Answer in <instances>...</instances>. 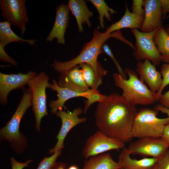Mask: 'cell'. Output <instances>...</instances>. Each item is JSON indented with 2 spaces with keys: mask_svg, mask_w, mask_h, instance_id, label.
<instances>
[{
  "mask_svg": "<svg viewBox=\"0 0 169 169\" xmlns=\"http://www.w3.org/2000/svg\"><path fill=\"white\" fill-rule=\"evenodd\" d=\"M83 112L84 110L79 107L74 109L72 112L62 110L58 111L55 113L56 116L61 119L62 125L56 137L58 139L57 143L53 148L49 150V154L54 153L64 147V141L69 131L78 125L86 122L85 118L78 117Z\"/></svg>",
  "mask_w": 169,
  "mask_h": 169,
  "instance_id": "cell-12",
  "label": "cell"
},
{
  "mask_svg": "<svg viewBox=\"0 0 169 169\" xmlns=\"http://www.w3.org/2000/svg\"><path fill=\"white\" fill-rule=\"evenodd\" d=\"M160 73L163 77L162 84L159 90L156 92L160 98L164 89L169 84V63H166L162 65Z\"/></svg>",
  "mask_w": 169,
  "mask_h": 169,
  "instance_id": "cell-27",
  "label": "cell"
},
{
  "mask_svg": "<svg viewBox=\"0 0 169 169\" xmlns=\"http://www.w3.org/2000/svg\"><path fill=\"white\" fill-rule=\"evenodd\" d=\"M95 7L99 13V20L100 27L102 29L105 28L104 18L110 21H111V14L116 13L113 9L110 8L103 0H89Z\"/></svg>",
  "mask_w": 169,
  "mask_h": 169,
  "instance_id": "cell-25",
  "label": "cell"
},
{
  "mask_svg": "<svg viewBox=\"0 0 169 169\" xmlns=\"http://www.w3.org/2000/svg\"><path fill=\"white\" fill-rule=\"evenodd\" d=\"M159 101L160 105L169 109V90L161 95Z\"/></svg>",
  "mask_w": 169,
  "mask_h": 169,
  "instance_id": "cell-33",
  "label": "cell"
},
{
  "mask_svg": "<svg viewBox=\"0 0 169 169\" xmlns=\"http://www.w3.org/2000/svg\"><path fill=\"white\" fill-rule=\"evenodd\" d=\"M103 49L104 52L108 55L113 60L115 65L119 74L124 79H127L126 74L125 71L121 68L119 64L114 56L109 46L106 44H104L103 46Z\"/></svg>",
  "mask_w": 169,
  "mask_h": 169,
  "instance_id": "cell-28",
  "label": "cell"
},
{
  "mask_svg": "<svg viewBox=\"0 0 169 169\" xmlns=\"http://www.w3.org/2000/svg\"><path fill=\"white\" fill-rule=\"evenodd\" d=\"M52 84L49 83L48 88L56 91L58 97L56 100H52L49 103L51 108L50 112L53 114H55L58 111L62 110L64 104L67 100L78 97H83L87 99V100L84 101V113L86 114L88 109L92 104L102 101L106 96L100 94L97 90L90 89L84 92H77L60 87L57 82L54 79H52Z\"/></svg>",
  "mask_w": 169,
  "mask_h": 169,
  "instance_id": "cell-6",
  "label": "cell"
},
{
  "mask_svg": "<svg viewBox=\"0 0 169 169\" xmlns=\"http://www.w3.org/2000/svg\"><path fill=\"white\" fill-rule=\"evenodd\" d=\"M118 162L115 161L109 153L94 156L84 161L82 169H120Z\"/></svg>",
  "mask_w": 169,
  "mask_h": 169,
  "instance_id": "cell-21",
  "label": "cell"
},
{
  "mask_svg": "<svg viewBox=\"0 0 169 169\" xmlns=\"http://www.w3.org/2000/svg\"><path fill=\"white\" fill-rule=\"evenodd\" d=\"M156 165L155 166V167L153 169H156ZM120 169H122L120 168Z\"/></svg>",
  "mask_w": 169,
  "mask_h": 169,
  "instance_id": "cell-40",
  "label": "cell"
},
{
  "mask_svg": "<svg viewBox=\"0 0 169 169\" xmlns=\"http://www.w3.org/2000/svg\"><path fill=\"white\" fill-rule=\"evenodd\" d=\"M67 169H79L77 166L75 165H72L70 166Z\"/></svg>",
  "mask_w": 169,
  "mask_h": 169,
  "instance_id": "cell-38",
  "label": "cell"
},
{
  "mask_svg": "<svg viewBox=\"0 0 169 169\" xmlns=\"http://www.w3.org/2000/svg\"><path fill=\"white\" fill-rule=\"evenodd\" d=\"M11 24L6 21L0 22V46L4 48L10 43L17 42H27L30 45H34L35 39H26L20 37L12 31Z\"/></svg>",
  "mask_w": 169,
  "mask_h": 169,
  "instance_id": "cell-23",
  "label": "cell"
},
{
  "mask_svg": "<svg viewBox=\"0 0 169 169\" xmlns=\"http://www.w3.org/2000/svg\"><path fill=\"white\" fill-rule=\"evenodd\" d=\"M69 10L68 5L64 3H61L56 7L55 22L46 38L47 41L51 42L54 39L56 38L59 44H65L64 34L69 26Z\"/></svg>",
  "mask_w": 169,
  "mask_h": 169,
  "instance_id": "cell-16",
  "label": "cell"
},
{
  "mask_svg": "<svg viewBox=\"0 0 169 169\" xmlns=\"http://www.w3.org/2000/svg\"><path fill=\"white\" fill-rule=\"evenodd\" d=\"M67 166L64 162H56L50 169H67Z\"/></svg>",
  "mask_w": 169,
  "mask_h": 169,
  "instance_id": "cell-36",
  "label": "cell"
},
{
  "mask_svg": "<svg viewBox=\"0 0 169 169\" xmlns=\"http://www.w3.org/2000/svg\"><path fill=\"white\" fill-rule=\"evenodd\" d=\"M169 144L161 137H144L131 143L128 148L131 154L161 159L168 150Z\"/></svg>",
  "mask_w": 169,
  "mask_h": 169,
  "instance_id": "cell-10",
  "label": "cell"
},
{
  "mask_svg": "<svg viewBox=\"0 0 169 169\" xmlns=\"http://www.w3.org/2000/svg\"><path fill=\"white\" fill-rule=\"evenodd\" d=\"M36 75V73L30 71L25 74H6L0 73V102L3 105L6 104L7 97L10 92L14 90L24 88L29 80Z\"/></svg>",
  "mask_w": 169,
  "mask_h": 169,
  "instance_id": "cell-13",
  "label": "cell"
},
{
  "mask_svg": "<svg viewBox=\"0 0 169 169\" xmlns=\"http://www.w3.org/2000/svg\"><path fill=\"white\" fill-rule=\"evenodd\" d=\"M128 148L125 147L118 156V162L122 169H153L158 160L156 158H144L140 160L132 159Z\"/></svg>",
  "mask_w": 169,
  "mask_h": 169,
  "instance_id": "cell-18",
  "label": "cell"
},
{
  "mask_svg": "<svg viewBox=\"0 0 169 169\" xmlns=\"http://www.w3.org/2000/svg\"><path fill=\"white\" fill-rule=\"evenodd\" d=\"M143 0H133L131 7L132 12L133 13L144 18L145 10L142 8Z\"/></svg>",
  "mask_w": 169,
  "mask_h": 169,
  "instance_id": "cell-29",
  "label": "cell"
},
{
  "mask_svg": "<svg viewBox=\"0 0 169 169\" xmlns=\"http://www.w3.org/2000/svg\"><path fill=\"white\" fill-rule=\"evenodd\" d=\"M125 71L129 76L127 79L117 73L113 74V76L114 84L121 89V96L128 102L136 106L150 105L159 101L160 97L156 93L152 91L138 78L136 72L130 68H125Z\"/></svg>",
  "mask_w": 169,
  "mask_h": 169,
  "instance_id": "cell-3",
  "label": "cell"
},
{
  "mask_svg": "<svg viewBox=\"0 0 169 169\" xmlns=\"http://www.w3.org/2000/svg\"><path fill=\"white\" fill-rule=\"evenodd\" d=\"M12 169H23L28 166V164L32 161V160H28L24 163H21L16 161L13 158H11Z\"/></svg>",
  "mask_w": 169,
  "mask_h": 169,
  "instance_id": "cell-32",
  "label": "cell"
},
{
  "mask_svg": "<svg viewBox=\"0 0 169 169\" xmlns=\"http://www.w3.org/2000/svg\"><path fill=\"white\" fill-rule=\"evenodd\" d=\"M118 32L109 34L105 31L101 33L99 27L93 32L92 40L85 44L79 54L74 58L67 61L55 60L52 66L54 70L60 73L67 71L81 64L86 63L91 66L95 73L102 77L105 75L107 71L97 61L98 56L103 53V46L104 43L111 37L118 38Z\"/></svg>",
  "mask_w": 169,
  "mask_h": 169,
  "instance_id": "cell-2",
  "label": "cell"
},
{
  "mask_svg": "<svg viewBox=\"0 0 169 169\" xmlns=\"http://www.w3.org/2000/svg\"><path fill=\"white\" fill-rule=\"evenodd\" d=\"M162 9V19L165 18L167 13H169V0H161Z\"/></svg>",
  "mask_w": 169,
  "mask_h": 169,
  "instance_id": "cell-34",
  "label": "cell"
},
{
  "mask_svg": "<svg viewBox=\"0 0 169 169\" xmlns=\"http://www.w3.org/2000/svg\"><path fill=\"white\" fill-rule=\"evenodd\" d=\"M125 6V11L124 14L119 21L113 23L107 28L105 31L108 33L111 34L113 31L125 28L140 29L144 18L131 12L126 2Z\"/></svg>",
  "mask_w": 169,
  "mask_h": 169,
  "instance_id": "cell-20",
  "label": "cell"
},
{
  "mask_svg": "<svg viewBox=\"0 0 169 169\" xmlns=\"http://www.w3.org/2000/svg\"><path fill=\"white\" fill-rule=\"evenodd\" d=\"M135 69L140 76V79L146 83L152 91L156 93L159 90L163 82L162 75L150 60L138 62Z\"/></svg>",
  "mask_w": 169,
  "mask_h": 169,
  "instance_id": "cell-15",
  "label": "cell"
},
{
  "mask_svg": "<svg viewBox=\"0 0 169 169\" xmlns=\"http://www.w3.org/2000/svg\"><path fill=\"white\" fill-rule=\"evenodd\" d=\"M21 101L10 120L0 131L1 140H6L18 146H22L23 138L19 132L20 122L27 110L32 105V93L29 87L22 89Z\"/></svg>",
  "mask_w": 169,
  "mask_h": 169,
  "instance_id": "cell-5",
  "label": "cell"
},
{
  "mask_svg": "<svg viewBox=\"0 0 169 169\" xmlns=\"http://www.w3.org/2000/svg\"><path fill=\"white\" fill-rule=\"evenodd\" d=\"M157 30L149 33H144L137 29H131L136 39L133 55L136 60H149L155 66H158L161 61V55L153 40Z\"/></svg>",
  "mask_w": 169,
  "mask_h": 169,
  "instance_id": "cell-8",
  "label": "cell"
},
{
  "mask_svg": "<svg viewBox=\"0 0 169 169\" xmlns=\"http://www.w3.org/2000/svg\"><path fill=\"white\" fill-rule=\"evenodd\" d=\"M159 111L155 109H140L137 112L132 125V137H161L165 126L169 124V117L159 118Z\"/></svg>",
  "mask_w": 169,
  "mask_h": 169,
  "instance_id": "cell-4",
  "label": "cell"
},
{
  "mask_svg": "<svg viewBox=\"0 0 169 169\" xmlns=\"http://www.w3.org/2000/svg\"><path fill=\"white\" fill-rule=\"evenodd\" d=\"M154 109L158 111L167 114L168 117H169V109L166 108L160 105H157L155 106Z\"/></svg>",
  "mask_w": 169,
  "mask_h": 169,
  "instance_id": "cell-37",
  "label": "cell"
},
{
  "mask_svg": "<svg viewBox=\"0 0 169 169\" xmlns=\"http://www.w3.org/2000/svg\"><path fill=\"white\" fill-rule=\"evenodd\" d=\"M57 82L60 87L77 92H84L90 89L84 81L78 65L60 73Z\"/></svg>",
  "mask_w": 169,
  "mask_h": 169,
  "instance_id": "cell-17",
  "label": "cell"
},
{
  "mask_svg": "<svg viewBox=\"0 0 169 169\" xmlns=\"http://www.w3.org/2000/svg\"><path fill=\"white\" fill-rule=\"evenodd\" d=\"M135 106L121 95L113 93L99 102L95 113L98 130L125 143L132 139L131 130L137 113Z\"/></svg>",
  "mask_w": 169,
  "mask_h": 169,
  "instance_id": "cell-1",
  "label": "cell"
},
{
  "mask_svg": "<svg viewBox=\"0 0 169 169\" xmlns=\"http://www.w3.org/2000/svg\"><path fill=\"white\" fill-rule=\"evenodd\" d=\"M61 153L62 150H60L55 152L50 157H45L39 163L37 169H50Z\"/></svg>",
  "mask_w": 169,
  "mask_h": 169,
  "instance_id": "cell-26",
  "label": "cell"
},
{
  "mask_svg": "<svg viewBox=\"0 0 169 169\" xmlns=\"http://www.w3.org/2000/svg\"><path fill=\"white\" fill-rule=\"evenodd\" d=\"M25 0H1L2 15L6 21L17 27L23 36L29 22Z\"/></svg>",
  "mask_w": 169,
  "mask_h": 169,
  "instance_id": "cell-9",
  "label": "cell"
},
{
  "mask_svg": "<svg viewBox=\"0 0 169 169\" xmlns=\"http://www.w3.org/2000/svg\"><path fill=\"white\" fill-rule=\"evenodd\" d=\"M165 29L168 34L169 35V27H167L166 28H165Z\"/></svg>",
  "mask_w": 169,
  "mask_h": 169,
  "instance_id": "cell-39",
  "label": "cell"
},
{
  "mask_svg": "<svg viewBox=\"0 0 169 169\" xmlns=\"http://www.w3.org/2000/svg\"><path fill=\"white\" fill-rule=\"evenodd\" d=\"M153 40L161 55V61L169 63V35L163 26H161L157 29Z\"/></svg>",
  "mask_w": 169,
  "mask_h": 169,
  "instance_id": "cell-22",
  "label": "cell"
},
{
  "mask_svg": "<svg viewBox=\"0 0 169 169\" xmlns=\"http://www.w3.org/2000/svg\"><path fill=\"white\" fill-rule=\"evenodd\" d=\"M156 169H169V150H168L164 156L158 160Z\"/></svg>",
  "mask_w": 169,
  "mask_h": 169,
  "instance_id": "cell-30",
  "label": "cell"
},
{
  "mask_svg": "<svg viewBox=\"0 0 169 169\" xmlns=\"http://www.w3.org/2000/svg\"><path fill=\"white\" fill-rule=\"evenodd\" d=\"M125 147L123 142L108 136L98 130L86 140L82 155L85 158L87 159L108 151L119 150Z\"/></svg>",
  "mask_w": 169,
  "mask_h": 169,
  "instance_id": "cell-11",
  "label": "cell"
},
{
  "mask_svg": "<svg viewBox=\"0 0 169 169\" xmlns=\"http://www.w3.org/2000/svg\"><path fill=\"white\" fill-rule=\"evenodd\" d=\"M67 5L75 18L80 32L83 31V24H86L89 27H91L90 18L93 13L89 10L84 1L69 0Z\"/></svg>",
  "mask_w": 169,
  "mask_h": 169,
  "instance_id": "cell-19",
  "label": "cell"
},
{
  "mask_svg": "<svg viewBox=\"0 0 169 169\" xmlns=\"http://www.w3.org/2000/svg\"><path fill=\"white\" fill-rule=\"evenodd\" d=\"M167 26H168V27H169V24L167 25Z\"/></svg>",
  "mask_w": 169,
  "mask_h": 169,
  "instance_id": "cell-41",
  "label": "cell"
},
{
  "mask_svg": "<svg viewBox=\"0 0 169 169\" xmlns=\"http://www.w3.org/2000/svg\"><path fill=\"white\" fill-rule=\"evenodd\" d=\"M79 65L87 85L91 89L97 90L99 86L102 83V78L97 75L93 68L89 64L82 63Z\"/></svg>",
  "mask_w": 169,
  "mask_h": 169,
  "instance_id": "cell-24",
  "label": "cell"
},
{
  "mask_svg": "<svg viewBox=\"0 0 169 169\" xmlns=\"http://www.w3.org/2000/svg\"><path fill=\"white\" fill-rule=\"evenodd\" d=\"M161 138L169 144V124L165 126Z\"/></svg>",
  "mask_w": 169,
  "mask_h": 169,
  "instance_id": "cell-35",
  "label": "cell"
},
{
  "mask_svg": "<svg viewBox=\"0 0 169 169\" xmlns=\"http://www.w3.org/2000/svg\"><path fill=\"white\" fill-rule=\"evenodd\" d=\"M145 15L140 29L144 33L154 31L162 26V9L161 0H143Z\"/></svg>",
  "mask_w": 169,
  "mask_h": 169,
  "instance_id": "cell-14",
  "label": "cell"
},
{
  "mask_svg": "<svg viewBox=\"0 0 169 169\" xmlns=\"http://www.w3.org/2000/svg\"><path fill=\"white\" fill-rule=\"evenodd\" d=\"M0 59L4 62L8 63L14 66L18 65V62L6 53L4 48L1 46H0Z\"/></svg>",
  "mask_w": 169,
  "mask_h": 169,
  "instance_id": "cell-31",
  "label": "cell"
},
{
  "mask_svg": "<svg viewBox=\"0 0 169 169\" xmlns=\"http://www.w3.org/2000/svg\"><path fill=\"white\" fill-rule=\"evenodd\" d=\"M49 78L44 72H41L31 78L27 85L32 93V110L35 119V127L40 131L41 120L48 115L46 105V89L49 85Z\"/></svg>",
  "mask_w": 169,
  "mask_h": 169,
  "instance_id": "cell-7",
  "label": "cell"
}]
</instances>
